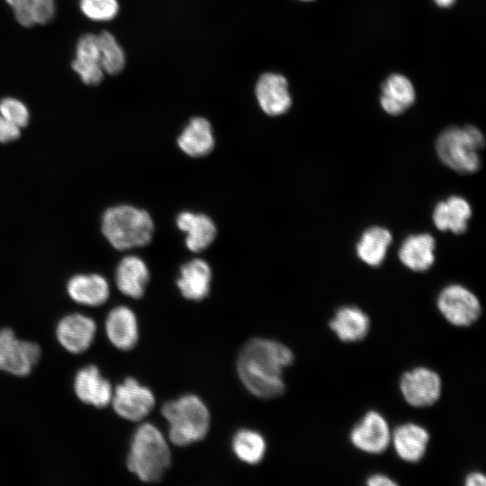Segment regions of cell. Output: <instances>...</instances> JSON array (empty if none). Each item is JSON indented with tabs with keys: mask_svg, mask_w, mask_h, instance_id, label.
<instances>
[{
	"mask_svg": "<svg viewBox=\"0 0 486 486\" xmlns=\"http://www.w3.org/2000/svg\"><path fill=\"white\" fill-rule=\"evenodd\" d=\"M115 284L125 296L139 299L149 281V271L146 263L137 256H126L115 269Z\"/></svg>",
	"mask_w": 486,
	"mask_h": 486,
	"instance_id": "18",
	"label": "cell"
},
{
	"mask_svg": "<svg viewBox=\"0 0 486 486\" xmlns=\"http://www.w3.org/2000/svg\"><path fill=\"white\" fill-rule=\"evenodd\" d=\"M38 344L22 340L10 328L0 329V370L15 376L28 375L38 363Z\"/></svg>",
	"mask_w": 486,
	"mask_h": 486,
	"instance_id": "6",
	"label": "cell"
},
{
	"mask_svg": "<svg viewBox=\"0 0 486 486\" xmlns=\"http://www.w3.org/2000/svg\"><path fill=\"white\" fill-rule=\"evenodd\" d=\"M366 484L369 486H395L397 482L385 474L375 473L367 478Z\"/></svg>",
	"mask_w": 486,
	"mask_h": 486,
	"instance_id": "33",
	"label": "cell"
},
{
	"mask_svg": "<svg viewBox=\"0 0 486 486\" xmlns=\"http://www.w3.org/2000/svg\"><path fill=\"white\" fill-rule=\"evenodd\" d=\"M67 292L76 303L97 307L108 300L110 285L106 278L99 274H76L69 278Z\"/></svg>",
	"mask_w": 486,
	"mask_h": 486,
	"instance_id": "15",
	"label": "cell"
},
{
	"mask_svg": "<svg viewBox=\"0 0 486 486\" xmlns=\"http://www.w3.org/2000/svg\"><path fill=\"white\" fill-rule=\"evenodd\" d=\"M17 22L24 27L45 24L54 17L55 0H5Z\"/></svg>",
	"mask_w": 486,
	"mask_h": 486,
	"instance_id": "26",
	"label": "cell"
},
{
	"mask_svg": "<svg viewBox=\"0 0 486 486\" xmlns=\"http://www.w3.org/2000/svg\"><path fill=\"white\" fill-rule=\"evenodd\" d=\"M170 451L160 431L144 423L135 431L127 459L129 470L146 482L160 481L170 465Z\"/></svg>",
	"mask_w": 486,
	"mask_h": 486,
	"instance_id": "3",
	"label": "cell"
},
{
	"mask_svg": "<svg viewBox=\"0 0 486 486\" xmlns=\"http://www.w3.org/2000/svg\"><path fill=\"white\" fill-rule=\"evenodd\" d=\"M437 308L443 317L455 327H468L481 315V303L477 296L461 284H449L439 293Z\"/></svg>",
	"mask_w": 486,
	"mask_h": 486,
	"instance_id": "7",
	"label": "cell"
},
{
	"mask_svg": "<svg viewBox=\"0 0 486 486\" xmlns=\"http://www.w3.org/2000/svg\"><path fill=\"white\" fill-rule=\"evenodd\" d=\"M96 323L91 317L75 312L64 316L57 324L56 338L59 345L71 354H81L92 345Z\"/></svg>",
	"mask_w": 486,
	"mask_h": 486,
	"instance_id": "11",
	"label": "cell"
},
{
	"mask_svg": "<svg viewBox=\"0 0 486 486\" xmlns=\"http://www.w3.org/2000/svg\"><path fill=\"white\" fill-rule=\"evenodd\" d=\"M111 403L118 416L138 421L153 409L155 398L147 387L140 385L134 378H127L112 391Z\"/></svg>",
	"mask_w": 486,
	"mask_h": 486,
	"instance_id": "9",
	"label": "cell"
},
{
	"mask_svg": "<svg viewBox=\"0 0 486 486\" xmlns=\"http://www.w3.org/2000/svg\"><path fill=\"white\" fill-rule=\"evenodd\" d=\"M176 226L185 233V246L194 253L209 248L217 235L214 221L205 213L183 212L177 215Z\"/></svg>",
	"mask_w": 486,
	"mask_h": 486,
	"instance_id": "14",
	"label": "cell"
},
{
	"mask_svg": "<svg viewBox=\"0 0 486 486\" xmlns=\"http://www.w3.org/2000/svg\"><path fill=\"white\" fill-rule=\"evenodd\" d=\"M101 230L109 244L117 250L148 245L154 233L149 213L130 204L108 208L101 220Z\"/></svg>",
	"mask_w": 486,
	"mask_h": 486,
	"instance_id": "2",
	"label": "cell"
},
{
	"mask_svg": "<svg viewBox=\"0 0 486 486\" xmlns=\"http://www.w3.org/2000/svg\"><path fill=\"white\" fill-rule=\"evenodd\" d=\"M483 146L484 137L476 127L453 126L438 136L436 149L447 166L461 174H472L480 167L479 150Z\"/></svg>",
	"mask_w": 486,
	"mask_h": 486,
	"instance_id": "5",
	"label": "cell"
},
{
	"mask_svg": "<svg viewBox=\"0 0 486 486\" xmlns=\"http://www.w3.org/2000/svg\"><path fill=\"white\" fill-rule=\"evenodd\" d=\"M100 62L105 74L115 76L126 65V54L114 35L107 31L97 34Z\"/></svg>",
	"mask_w": 486,
	"mask_h": 486,
	"instance_id": "27",
	"label": "cell"
},
{
	"mask_svg": "<svg viewBox=\"0 0 486 486\" xmlns=\"http://www.w3.org/2000/svg\"><path fill=\"white\" fill-rule=\"evenodd\" d=\"M392 235L382 227H372L366 230L356 245L358 257L371 266H380L386 256Z\"/></svg>",
	"mask_w": 486,
	"mask_h": 486,
	"instance_id": "25",
	"label": "cell"
},
{
	"mask_svg": "<svg viewBox=\"0 0 486 486\" xmlns=\"http://www.w3.org/2000/svg\"><path fill=\"white\" fill-rule=\"evenodd\" d=\"M464 484L466 486H484L486 484V477L480 472H472L466 475Z\"/></svg>",
	"mask_w": 486,
	"mask_h": 486,
	"instance_id": "34",
	"label": "cell"
},
{
	"mask_svg": "<svg viewBox=\"0 0 486 486\" xmlns=\"http://www.w3.org/2000/svg\"><path fill=\"white\" fill-rule=\"evenodd\" d=\"M415 96L410 80L401 74H392L382 86L380 102L387 113L399 115L414 104Z\"/></svg>",
	"mask_w": 486,
	"mask_h": 486,
	"instance_id": "22",
	"label": "cell"
},
{
	"mask_svg": "<svg viewBox=\"0 0 486 486\" xmlns=\"http://www.w3.org/2000/svg\"><path fill=\"white\" fill-rule=\"evenodd\" d=\"M471 215L472 209L468 202L463 197L454 195L436 205L433 221L441 231L450 230L460 234L465 231Z\"/></svg>",
	"mask_w": 486,
	"mask_h": 486,
	"instance_id": "23",
	"label": "cell"
},
{
	"mask_svg": "<svg viewBox=\"0 0 486 486\" xmlns=\"http://www.w3.org/2000/svg\"><path fill=\"white\" fill-rule=\"evenodd\" d=\"M328 325L339 340L353 343L361 341L366 337L371 320L358 307L345 305L337 310Z\"/></svg>",
	"mask_w": 486,
	"mask_h": 486,
	"instance_id": "20",
	"label": "cell"
},
{
	"mask_svg": "<svg viewBox=\"0 0 486 486\" xmlns=\"http://www.w3.org/2000/svg\"><path fill=\"white\" fill-rule=\"evenodd\" d=\"M214 145L215 139L211 122L199 116L192 118L177 138L178 148L192 158L208 155Z\"/></svg>",
	"mask_w": 486,
	"mask_h": 486,
	"instance_id": "21",
	"label": "cell"
},
{
	"mask_svg": "<svg viewBox=\"0 0 486 486\" xmlns=\"http://www.w3.org/2000/svg\"><path fill=\"white\" fill-rule=\"evenodd\" d=\"M293 362L286 346L269 339L253 338L242 347L237 362L239 378L255 396L270 399L285 390L283 371Z\"/></svg>",
	"mask_w": 486,
	"mask_h": 486,
	"instance_id": "1",
	"label": "cell"
},
{
	"mask_svg": "<svg viewBox=\"0 0 486 486\" xmlns=\"http://www.w3.org/2000/svg\"><path fill=\"white\" fill-rule=\"evenodd\" d=\"M232 447L235 454L241 461L256 464L264 457L266 442L258 433L241 429L234 436Z\"/></svg>",
	"mask_w": 486,
	"mask_h": 486,
	"instance_id": "28",
	"label": "cell"
},
{
	"mask_svg": "<svg viewBox=\"0 0 486 486\" xmlns=\"http://www.w3.org/2000/svg\"><path fill=\"white\" fill-rule=\"evenodd\" d=\"M81 13L94 22H108L119 13L118 0H79Z\"/></svg>",
	"mask_w": 486,
	"mask_h": 486,
	"instance_id": "30",
	"label": "cell"
},
{
	"mask_svg": "<svg viewBox=\"0 0 486 486\" xmlns=\"http://www.w3.org/2000/svg\"><path fill=\"white\" fill-rule=\"evenodd\" d=\"M429 438V433L424 427L408 422L394 429L391 440L400 459L408 463H418L427 452Z\"/></svg>",
	"mask_w": 486,
	"mask_h": 486,
	"instance_id": "16",
	"label": "cell"
},
{
	"mask_svg": "<svg viewBox=\"0 0 486 486\" xmlns=\"http://www.w3.org/2000/svg\"><path fill=\"white\" fill-rule=\"evenodd\" d=\"M169 423L173 444L184 446L202 439L210 426V415L204 403L194 395L168 401L161 409Z\"/></svg>",
	"mask_w": 486,
	"mask_h": 486,
	"instance_id": "4",
	"label": "cell"
},
{
	"mask_svg": "<svg viewBox=\"0 0 486 486\" xmlns=\"http://www.w3.org/2000/svg\"><path fill=\"white\" fill-rule=\"evenodd\" d=\"M71 65L102 67L97 34L85 33L79 38L76 46V57Z\"/></svg>",
	"mask_w": 486,
	"mask_h": 486,
	"instance_id": "29",
	"label": "cell"
},
{
	"mask_svg": "<svg viewBox=\"0 0 486 486\" xmlns=\"http://www.w3.org/2000/svg\"><path fill=\"white\" fill-rule=\"evenodd\" d=\"M392 433L385 418L375 410H369L352 428L349 433L351 444L358 450L379 454L391 443Z\"/></svg>",
	"mask_w": 486,
	"mask_h": 486,
	"instance_id": "10",
	"label": "cell"
},
{
	"mask_svg": "<svg viewBox=\"0 0 486 486\" xmlns=\"http://www.w3.org/2000/svg\"><path fill=\"white\" fill-rule=\"evenodd\" d=\"M212 277L210 265L202 258H194L181 266L176 284L185 299L201 301L210 292Z\"/></svg>",
	"mask_w": 486,
	"mask_h": 486,
	"instance_id": "19",
	"label": "cell"
},
{
	"mask_svg": "<svg viewBox=\"0 0 486 486\" xmlns=\"http://www.w3.org/2000/svg\"><path fill=\"white\" fill-rule=\"evenodd\" d=\"M301 1H305V2H308V1H313V0H301Z\"/></svg>",
	"mask_w": 486,
	"mask_h": 486,
	"instance_id": "36",
	"label": "cell"
},
{
	"mask_svg": "<svg viewBox=\"0 0 486 486\" xmlns=\"http://www.w3.org/2000/svg\"><path fill=\"white\" fill-rule=\"evenodd\" d=\"M435 2L438 6L449 7L454 3V0H435Z\"/></svg>",
	"mask_w": 486,
	"mask_h": 486,
	"instance_id": "35",
	"label": "cell"
},
{
	"mask_svg": "<svg viewBox=\"0 0 486 486\" xmlns=\"http://www.w3.org/2000/svg\"><path fill=\"white\" fill-rule=\"evenodd\" d=\"M22 129L0 115V143L6 144L21 137Z\"/></svg>",
	"mask_w": 486,
	"mask_h": 486,
	"instance_id": "32",
	"label": "cell"
},
{
	"mask_svg": "<svg viewBox=\"0 0 486 486\" xmlns=\"http://www.w3.org/2000/svg\"><path fill=\"white\" fill-rule=\"evenodd\" d=\"M255 94L260 109L268 116H279L292 106L286 78L277 73L267 72L259 76Z\"/></svg>",
	"mask_w": 486,
	"mask_h": 486,
	"instance_id": "12",
	"label": "cell"
},
{
	"mask_svg": "<svg viewBox=\"0 0 486 486\" xmlns=\"http://www.w3.org/2000/svg\"><path fill=\"white\" fill-rule=\"evenodd\" d=\"M74 392L82 402L95 408L111 403L112 388L95 365H86L77 371L74 378Z\"/></svg>",
	"mask_w": 486,
	"mask_h": 486,
	"instance_id": "13",
	"label": "cell"
},
{
	"mask_svg": "<svg viewBox=\"0 0 486 486\" xmlns=\"http://www.w3.org/2000/svg\"><path fill=\"white\" fill-rule=\"evenodd\" d=\"M435 239L430 234L411 235L401 244L399 257L410 270L426 271L435 261Z\"/></svg>",
	"mask_w": 486,
	"mask_h": 486,
	"instance_id": "24",
	"label": "cell"
},
{
	"mask_svg": "<svg viewBox=\"0 0 486 486\" xmlns=\"http://www.w3.org/2000/svg\"><path fill=\"white\" fill-rule=\"evenodd\" d=\"M400 392L408 404L425 408L435 404L440 398L442 381L434 370L418 366L405 372L400 380Z\"/></svg>",
	"mask_w": 486,
	"mask_h": 486,
	"instance_id": "8",
	"label": "cell"
},
{
	"mask_svg": "<svg viewBox=\"0 0 486 486\" xmlns=\"http://www.w3.org/2000/svg\"><path fill=\"white\" fill-rule=\"evenodd\" d=\"M105 333L109 341L118 349L130 350L138 341L139 332L134 312L126 306H117L107 315Z\"/></svg>",
	"mask_w": 486,
	"mask_h": 486,
	"instance_id": "17",
	"label": "cell"
},
{
	"mask_svg": "<svg viewBox=\"0 0 486 486\" xmlns=\"http://www.w3.org/2000/svg\"><path fill=\"white\" fill-rule=\"evenodd\" d=\"M0 115L21 129L30 122V111L27 105L15 97H4L0 100Z\"/></svg>",
	"mask_w": 486,
	"mask_h": 486,
	"instance_id": "31",
	"label": "cell"
}]
</instances>
